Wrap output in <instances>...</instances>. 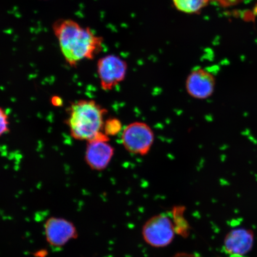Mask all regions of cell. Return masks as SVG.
I'll return each mask as SVG.
<instances>
[{
    "mask_svg": "<svg viewBox=\"0 0 257 257\" xmlns=\"http://www.w3.org/2000/svg\"><path fill=\"white\" fill-rule=\"evenodd\" d=\"M53 27L64 59L71 67L83 60L94 59L102 50L103 38L75 21L60 19Z\"/></svg>",
    "mask_w": 257,
    "mask_h": 257,
    "instance_id": "6da1fadb",
    "label": "cell"
},
{
    "mask_svg": "<svg viewBox=\"0 0 257 257\" xmlns=\"http://www.w3.org/2000/svg\"><path fill=\"white\" fill-rule=\"evenodd\" d=\"M107 109L93 99L74 101L67 109L66 124L70 136L76 140H94L103 133Z\"/></svg>",
    "mask_w": 257,
    "mask_h": 257,
    "instance_id": "7a4b0ae2",
    "label": "cell"
},
{
    "mask_svg": "<svg viewBox=\"0 0 257 257\" xmlns=\"http://www.w3.org/2000/svg\"><path fill=\"white\" fill-rule=\"evenodd\" d=\"M155 140L152 127L144 121H137L124 126L121 133V141L128 153L144 156L150 152Z\"/></svg>",
    "mask_w": 257,
    "mask_h": 257,
    "instance_id": "3957f363",
    "label": "cell"
},
{
    "mask_svg": "<svg viewBox=\"0 0 257 257\" xmlns=\"http://www.w3.org/2000/svg\"><path fill=\"white\" fill-rule=\"evenodd\" d=\"M175 226L170 218L165 214L151 217L143 227V239L154 248H164L174 239Z\"/></svg>",
    "mask_w": 257,
    "mask_h": 257,
    "instance_id": "277c9868",
    "label": "cell"
},
{
    "mask_svg": "<svg viewBox=\"0 0 257 257\" xmlns=\"http://www.w3.org/2000/svg\"><path fill=\"white\" fill-rule=\"evenodd\" d=\"M127 63L120 56L109 54L101 58L96 64V71L101 88L110 91L126 78Z\"/></svg>",
    "mask_w": 257,
    "mask_h": 257,
    "instance_id": "5b68a950",
    "label": "cell"
},
{
    "mask_svg": "<svg viewBox=\"0 0 257 257\" xmlns=\"http://www.w3.org/2000/svg\"><path fill=\"white\" fill-rule=\"evenodd\" d=\"M110 138L102 134L95 139L88 141L85 159L91 169L101 171L110 163L114 156V149L110 143Z\"/></svg>",
    "mask_w": 257,
    "mask_h": 257,
    "instance_id": "8992f818",
    "label": "cell"
},
{
    "mask_svg": "<svg viewBox=\"0 0 257 257\" xmlns=\"http://www.w3.org/2000/svg\"><path fill=\"white\" fill-rule=\"evenodd\" d=\"M216 79L208 70L198 67L189 73L185 80V89L191 97L205 100L213 95Z\"/></svg>",
    "mask_w": 257,
    "mask_h": 257,
    "instance_id": "52a82bcc",
    "label": "cell"
},
{
    "mask_svg": "<svg viewBox=\"0 0 257 257\" xmlns=\"http://www.w3.org/2000/svg\"><path fill=\"white\" fill-rule=\"evenodd\" d=\"M45 233L48 243L55 247L63 246L78 236L76 228L70 221L51 217L45 224Z\"/></svg>",
    "mask_w": 257,
    "mask_h": 257,
    "instance_id": "ba28073f",
    "label": "cell"
},
{
    "mask_svg": "<svg viewBox=\"0 0 257 257\" xmlns=\"http://www.w3.org/2000/svg\"><path fill=\"white\" fill-rule=\"evenodd\" d=\"M254 233L252 230L239 228L230 230L225 236L224 249L232 256L245 255L252 249Z\"/></svg>",
    "mask_w": 257,
    "mask_h": 257,
    "instance_id": "9c48e42d",
    "label": "cell"
},
{
    "mask_svg": "<svg viewBox=\"0 0 257 257\" xmlns=\"http://www.w3.org/2000/svg\"><path fill=\"white\" fill-rule=\"evenodd\" d=\"M210 0H172L175 8L185 14H194L206 7Z\"/></svg>",
    "mask_w": 257,
    "mask_h": 257,
    "instance_id": "30bf717a",
    "label": "cell"
},
{
    "mask_svg": "<svg viewBox=\"0 0 257 257\" xmlns=\"http://www.w3.org/2000/svg\"><path fill=\"white\" fill-rule=\"evenodd\" d=\"M124 126L121 121L117 117H110L105 119L103 133L108 137L117 136L121 133Z\"/></svg>",
    "mask_w": 257,
    "mask_h": 257,
    "instance_id": "8fae6325",
    "label": "cell"
},
{
    "mask_svg": "<svg viewBox=\"0 0 257 257\" xmlns=\"http://www.w3.org/2000/svg\"><path fill=\"white\" fill-rule=\"evenodd\" d=\"M10 131L9 115L4 108L0 107V137Z\"/></svg>",
    "mask_w": 257,
    "mask_h": 257,
    "instance_id": "7c38bea8",
    "label": "cell"
},
{
    "mask_svg": "<svg viewBox=\"0 0 257 257\" xmlns=\"http://www.w3.org/2000/svg\"><path fill=\"white\" fill-rule=\"evenodd\" d=\"M51 104L55 107H60L63 105L62 99L59 96H54L51 99Z\"/></svg>",
    "mask_w": 257,
    "mask_h": 257,
    "instance_id": "4fadbf2b",
    "label": "cell"
},
{
    "mask_svg": "<svg viewBox=\"0 0 257 257\" xmlns=\"http://www.w3.org/2000/svg\"><path fill=\"white\" fill-rule=\"evenodd\" d=\"M240 1H242V0H219L218 3H220L221 5L224 6V7H226V6L237 4Z\"/></svg>",
    "mask_w": 257,
    "mask_h": 257,
    "instance_id": "5bb4252c",
    "label": "cell"
},
{
    "mask_svg": "<svg viewBox=\"0 0 257 257\" xmlns=\"http://www.w3.org/2000/svg\"><path fill=\"white\" fill-rule=\"evenodd\" d=\"M172 257H202L197 253L188 252H178Z\"/></svg>",
    "mask_w": 257,
    "mask_h": 257,
    "instance_id": "9a60e30c",
    "label": "cell"
},
{
    "mask_svg": "<svg viewBox=\"0 0 257 257\" xmlns=\"http://www.w3.org/2000/svg\"><path fill=\"white\" fill-rule=\"evenodd\" d=\"M214 1H216L218 3V2H219V0H214Z\"/></svg>",
    "mask_w": 257,
    "mask_h": 257,
    "instance_id": "2e32d148",
    "label": "cell"
}]
</instances>
